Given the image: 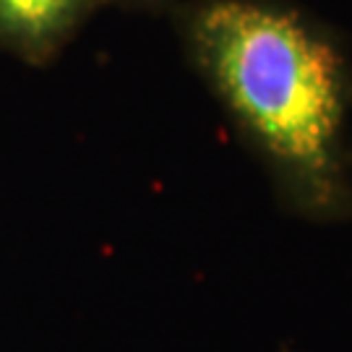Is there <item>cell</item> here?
<instances>
[{"label": "cell", "mask_w": 352, "mask_h": 352, "mask_svg": "<svg viewBox=\"0 0 352 352\" xmlns=\"http://www.w3.org/2000/svg\"><path fill=\"white\" fill-rule=\"evenodd\" d=\"M190 68L264 167L282 209L314 225L352 217V60L292 0H183Z\"/></svg>", "instance_id": "6da1fadb"}, {"label": "cell", "mask_w": 352, "mask_h": 352, "mask_svg": "<svg viewBox=\"0 0 352 352\" xmlns=\"http://www.w3.org/2000/svg\"><path fill=\"white\" fill-rule=\"evenodd\" d=\"M102 6L104 0H0V52L45 68Z\"/></svg>", "instance_id": "7a4b0ae2"}, {"label": "cell", "mask_w": 352, "mask_h": 352, "mask_svg": "<svg viewBox=\"0 0 352 352\" xmlns=\"http://www.w3.org/2000/svg\"><path fill=\"white\" fill-rule=\"evenodd\" d=\"M113 3L123 11H139V13H170L177 3L183 0H104Z\"/></svg>", "instance_id": "3957f363"}]
</instances>
